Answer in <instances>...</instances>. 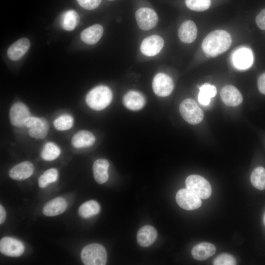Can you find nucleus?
Wrapping results in <instances>:
<instances>
[{
  "mask_svg": "<svg viewBox=\"0 0 265 265\" xmlns=\"http://www.w3.org/2000/svg\"><path fill=\"white\" fill-rule=\"evenodd\" d=\"M232 43L230 34L224 30H216L210 33L204 39L202 48L207 55L216 56L226 52Z\"/></svg>",
  "mask_w": 265,
  "mask_h": 265,
  "instance_id": "obj_1",
  "label": "nucleus"
},
{
  "mask_svg": "<svg viewBox=\"0 0 265 265\" xmlns=\"http://www.w3.org/2000/svg\"><path fill=\"white\" fill-rule=\"evenodd\" d=\"M112 99V93L109 87L98 86L90 90L86 96V102L92 109L100 110L107 107Z\"/></svg>",
  "mask_w": 265,
  "mask_h": 265,
  "instance_id": "obj_2",
  "label": "nucleus"
},
{
  "mask_svg": "<svg viewBox=\"0 0 265 265\" xmlns=\"http://www.w3.org/2000/svg\"><path fill=\"white\" fill-rule=\"evenodd\" d=\"M80 257L85 265H105L107 261L106 249L99 243L86 245L81 250Z\"/></svg>",
  "mask_w": 265,
  "mask_h": 265,
  "instance_id": "obj_3",
  "label": "nucleus"
},
{
  "mask_svg": "<svg viewBox=\"0 0 265 265\" xmlns=\"http://www.w3.org/2000/svg\"><path fill=\"white\" fill-rule=\"evenodd\" d=\"M179 110L183 118L189 124L196 125L203 119L202 110L192 99L187 98L183 101L180 105Z\"/></svg>",
  "mask_w": 265,
  "mask_h": 265,
  "instance_id": "obj_4",
  "label": "nucleus"
},
{
  "mask_svg": "<svg viewBox=\"0 0 265 265\" xmlns=\"http://www.w3.org/2000/svg\"><path fill=\"white\" fill-rule=\"evenodd\" d=\"M186 188L193 192L201 199L209 198L212 194V187L204 177L198 175H191L186 180Z\"/></svg>",
  "mask_w": 265,
  "mask_h": 265,
  "instance_id": "obj_5",
  "label": "nucleus"
},
{
  "mask_svg": "<svg viewBox=\"0 0 265 265\" xmlns=\"http://www.w3.org/2000/svg\"><path fill=\"white\" fill-rule=\"evenodd\" d=\"M25 126L29 128L28 134L33 138L43 139L47 135L49 130L48 121L43 117L30 116L26 121Z\"/></svg>",
  "mask_w": 265,
  "mask_h": 265,
  "instance_id": "obj_6",
  "label": "nucleus"
},
{
  "mask_svg": "<svg viewBox=\"0 0 265 265\" xmlns=\"http://www.w3.org/2000/svg\"><path fill=\"white\" fill-rule=\"evenodd\" d=\"M176 200L180 207L189 211L197 209L202 204L201 198L186 188L178 191Z\"/></svg>",
  "mask_w": 265,
  "mask_h": 265,
  "instance_id": "obj_7",
  "label": "nucleus"
},
{
  "mask_svg": "<svg viewBox=\"0 0 265 265\" xmlns=\"http://www.w3.org/2000/svg\"><path fill=\"white\" fill-rule=\"evenodd\" d=\"M135 16L138 27L144 30L153 28L158 22V16L156 12L150 8H139L136 11Z\"/></svg>",
  "mask_w": 265,
  "mask_h": 265,
  "instance_id": "obj_8",
  "label": "nucleus"
},
{
  "mask_svg": "<svg viewBox=\"0 0 265 265\" xmlns=\"http://www.w3.org/2000/svg\"><path fill=\"white\" fill-rule=\"evenodd\" d=\"M172 79L164 73H158L154 78L152 87L154 93L160 97L169 96L174 89Z\"/></svg>",
  "mask_w": 265,
  "mask_h": 265,
  "instance_id": "obj_9",
  "label": "nucleus"
},
{
  "mask_svg": "<svg viewBox=\"0 0 265 265\" xmlns=\"http://www.w3.org/2000/svg\"><path fill=\"white\" fill-rule=\"evenodd\" d=\"M0 252L7 256L19 257L25 251L23 243L15 238L5 237L0 240Z\"/></svg>",
  "mask_w": 265,
  "mask_h": 265,
  "instance_id": "obj_10",
  "label": "nucleus"
},
{
  "mask_svg": "<svg viewBox=\"0 0 265 265\" xmlns=\"http://www.w3.org/2000/svg\"><path fill=\"white\" fill-rule=\"evenodd\" d=\"M30 116L28 107L23 103H16L10 108L9 119L14 126L21 127L25 126L26 120Z\"/></svg>",
  "mask_w": 265,
  "mask_h": 265,
  "instance_id": "obj_11",
  "label": "nucleus"
},
{
  "mask_svg": "<svg viewBox=\"0 0 265 265\" xmlns=\"http://www.w3.org/2000/svg\"><path fill=\"white\" fill-rule=\"evenodd\" d=\"M164 46L163 39L158 35L145 38L140 45V51L147 56H153L160 52Z\"/></svg>",
  "mask_w": 265,
  "mask_h": 265,
  "instance_id": "obj_12",
  "label": "nucleus"
},
{
  "mask_svg": "<svg viewBox=\"0 0 265 265\" xmlns=\"http://www.w3.org/2000/svg\"><path fill=\"white\" fill-rule=\"evenodd\" d=\"M253 56L251 51L245 47L237 49L233 54L232 62L234 66L239 70H245L252 64Z\"/></svg>",
  "mask_w": 265,
  "mask_h": 265,
  "instance_id": "obj_13",
  "label": "nucleus"
},
{
  "mask_svg": "<svg viewBox=\"0 0 265 265\" xmlns=\"http://www.w3.org/2000/svg\"><path fill=\"white\" fill-rule=\"evenodd\" d=\"M220 97L223 102L230 106H236L240 105L243 100L239 90L231 85L224 86L221 90Z\"/></svg>",
  "mask_w": 265,
  "mask_h": 265,
  "instance_id": "obj_14",
  "label": "nucleus"
},
{
  "mask_svg": "<svg viewBox=\"0 0 265 265\" xmlns=\"http://www.w3.org/2000/svg\"><path fill=\"white\" fill-rule=\"evenodd\" d=\"M34 172V166L29 161L22 162L12 167L9 172L10 177L14 180L22 181L30 177Z\"/></svg>",
  "mask_w": 265,
  "mask_h": 265,
  "instance_id": "obj_15",
  "label": "nucleus"
},
{
  "mask_svg": "<svg viewBox=\"0 0 265 265\" xmlns=\"http://www.w3.org/2000/svg\"><path fill=\"white\" fill-rule=\"evenodd\" d=\"M124 105L132 110H138L142 108L145 105L146 100L144 96L136 91L128 92L123 98Z\"/></svg>",
  "mask_w": 265,
  "mask_h": 265,
  "instance_id": "obj_16",
  "label": "nucleus"
},
{
  "mask_svg": "<svg viewBox=\"0 0 265 265\" xmlns=\"http://www.w3.org/2000/svg\"><path fill=\"white\" fill-rule=\"evenodd\" d=\"M29 47V40L26 38H21L9 47L7 52V55L12 60H18L24 56Z\"/></svg>",
  "mask_w": 265,
  "mask_h": 265,
  "instance_id": "obj_17",
  "label": "nucleus"
},
{
  "mask_svg": "<svg viewBox=\"0 0 265 265\" xmlns=\"http://www.w3.org/2000/svg\"><path fill=\"white\" fill-rule=\"evenodd\" d=\"M67 207L66 201L62 197H56L47 202L42 212L46 216H53L63 213Z\"/></svg>",
  "mask_w": 265,
  "mask_h": 265,
  "instance_id": "obj_18",
  "label": "nucleus"
},
{
  "mask_svg": "<svg viewBox=\"0 0 265 265\" xmlns=\"http://www.w3.org/2000/svg\"><path fill=\"white\" fill-rule=\"evenodd\" d=\"M197 29L195 23L188 20L184 22L178 30L179 39L184 43H190L193 42L197 36Z\"/></svg>",
  "mask_w": 265,
  "mask_h": 265,
  "instance_id": "obj_19",
  "label": "nucleus"
},
{
  "mask_svg": "<svg viewBox=\"0 0 265 265\" xmlns=\"http://www.w3.org/2000/svg\"><path fill=\"white\" fill-rule=\"evenodd\" d=\"M157 232L153 226L145 225L141 228L137 234L138 243L142 247L151 245L156 239Z\"/></svg>",
  "mask_w": 265,
  "mask_h": 265,
  "instance_id": "obj_20",
  "label": "nucleus"
},
{
  "mask_svg": "<svg viewBox=\"0 0 265 265\" xmlns=\"http://www.w3.org/2000/svg\"><path fill=\"white\" fill-rule=\"evenodd\" d=\"M215 252L216 248L213 244L209 242H201L192 248L191 254L195 259L203 261L211 257Z\"/></svg>",
  "mask_w": 265,
  "mask_h": 265,
  "instance_id": "obj_21",
  "label": "nucleus"
},
{
  "mask_svg": "<svg viewBox=\"0 0 265 265\" xmlns=\"http://www.w3.org/2000/svg\"><path fill=\"white\" fill-rule=\"evenodd\" d=\"M103 32V27L101 25H94L84 29L80 34V38L84 43L93 45L100 39Z\"/></svg>",
  "mask_w": 265,
  "mask_h": 265,
  "instance_id": "obj_22",
  "label": "nucleus"
},
{
  "mask_svg": "<svg viewBox=\"0 0 265 265\" xmlns=\"http://www.w3.org/2000/svg\"><path fill=\"white\" fill-rule=\"evenodd\" d=\"M108 161L104 159H97L93 165V175L96 181L102 184L106 183L108 179Z\"/></svg>",
  "mask_w": 265,
  "mask_h": 265,
  "instance_id": "obj_23",
  "label": "nucleus"
},
{
  "mask_svg": "<svg viewBox=\"0 0 265 265\" xmlns=\"http://www.w3.org/2000/svg\"><path fill=\"white\" fill-rule=\"evenodd\" d=\"M95 142L94 135L90 132L81 130L73 136L71 143L76 148H81L92 146Z\"/></svg>",
  "mask_w": 265,
  "mask_h": 265,
  "instance_id": "obj_24",
  "label": "nucleus"
},
{
  "mask_svg": "<svg viewBox=\"0 0 265 265\" xmlns=\"http://www.w3.org/2000/svg\"><path fill=\"white\" fill-rule=\"evenodd\" d=\"M80 22L78 13L74 10H69L65 12L61 18V26L66 30L71 31L75 28Z\"/></svg>",
  "mask_w": 265,
  "mask_h": 265,
  "instance_id": "obj_25",
  "label": "nucleus"
},
{
  "mask_svg": "<svg viewBox=\"0 0 265 265\" xmlns=\"http://www.w3.org/2000/svg\"><path fill=\"white\" fill-rule=\"evenodd\" d=\"M99 204L95 200H89L83 203L79 208V215L84 218H87L97 214L100 211Z\"/></svg>",
  "mask_w": 265,
  "mask_h": 265,
  "instance_id": "obj_26",
  "label": "nucleus"
},
{
  "mask_svg": "<svg viewBox=\"0 0 265 265\" xmlns=\"http://www.w3.org/2000/svg\"><path fill=\"white\" fill-rule=\"evenodd\" d=\"M199 90V102L203 106H208L211 102V99L216 94V87L209 83H205L200 87Z\"/></svg>",
  "mask_w": 265,
  "mask_h": 265,
  "instance_id": "obj_27",
  "label": "nucleus"
},
{
  "mask_svg": "<svg viewBox=\"0 0 265 265\" xmlns=\"http://www.w3.org/2000/svg\"><path fill=\"white\" fill-rule=\"evenodd\" d=\"M251 183L257 189L263 190L265 189V169L258 167L252 171L250 177Z\"/></svg>",
  "mask_w": 265,
  "mask_h": 265,
  "instance_id": "obj_28",
  "label": "nucleus"
},
{
  "mask_svg": "<svg viewBox=\"0 0 265 265\" xmlns=\"http://www.w3.org/2000/svg\"><path fill=\"white\" fill-rule=\"evenodd\" d=\"M60 154L59 148L53 142L45 144L41 152V157L45 160L52 161L57 158Z\"/></svg>",
  "mask_w": 265,
  "mask_h": 265,
  "instance_id": "obj_29",
  "label": "nucleus"
},
{
  "mask_svg": "<svg viewBox=\"0 0 265 265\" xmlns=\"http://www.w3.org/2000/svg\"><path fill=\"white\" fill-rule=\"evenodd\" d=\"M58 176V172L55 168L46 170L38 179L39 186L41 188L46 187L49 184L55 182Z\"/></svg>",
  "mask_w": 265,
  "mask_h": 265,
  "instance_id": "obj_30",
  "label": "nucleus"
},
{
  "mask_svg": "<svg viewBox=\"0 0 265 265\" xmlns=\"http://www.w3.org/2000/svg\"><path fill=\"white\" fill-rule=\"evenodd\" d=\"M74 119L69 114H63L56 118L53 122L54 128L58 131L70 129L73 125Z\"/></svg>",
  "mask_w": 265,
  "mask_h": 265,
  "instance_id": "obj_31",
  "label": "nucleus"
},
{
  "mask_svg": "<svg viewBox=\"0 0 265 265\" xmlns=\"http://www.w3.org/2000/svg\"><path fill=\"white\" fill-rule=\"evenodd\" d=\"M185 3L192 10L203 11L210 7L211 0H185Z\"/></svg>",
  "mask_w": 265,
  "mask_h": 265,
  "instance_id": "obj_32",
  "label": "nucleus"
},
{
  "mask_svg": "<svg viewBox=\"0 0 265 265\" xmlns=\"http://www.w3.org/2000/svg\"><path fill=\"white\" fill-rule=\"evenodd\" d=\"M214 265H235L237 264L235 258L228 253H222L217 256L213 262Z\"/></svg>",
  "mask_w": 265,
  "mask_h": 265,
  "instance_id": "obj_33",
  "label": "nucleus"
},
{
  "mask_svg": "<svg viewBox=\"0 0 265 265\" xmlns=\"http://www.w3.org/2000/svg\"><path fill=\"white\" fill-rule=\"evenodd\" d=\"M79 4L87 10H93L97 8L101 2V0H77Z\"/></svg>",
  "mask_w": 265,
  "mask_h": 265,
  "instance_id": "obj_34",
  "label": "nucleus"
},
{
  "mask_svg": "<svg viewBox=\"0 0 265 265\" xmlns=\"http://www.w3.org/2000/svg\"><path fill=\"white\" fill-rule=\"evenodd\" d=\"M256 23L262 30H265V8L262 9L256 18Z\"/></svg>",
  "mask_w": 265,
  "mask_h": 265,
  "instance_id": "obj_35",
  "label": "nucleus"
},
{
  "mask_svg": "<svg viewBox=\"0 0 265 265\" xmlns=\"http://www.w3.org/2000/svg\"><path fill=\"white\" fill-rule=\"evenodd\" d=\"M257 85L259 91L265 95V73L261 75L258 78Z\"/></svg>",
  "mask_w": 265,
  "mask_h": 265,
  "instance_id": "obj_36",
  "label": "nucleus"
},
{
  "mask_svg": "<svg viewBox=\"0 0 265 265\" xmlns=\"http://www.w3.org/2000/svg\"><path fill=\"white\" fill-rule=\"evenodd\" d=\"M6 218V212L4 207L0 205V224H2Z\"/></svg>",
  "mask_w": 265,
  "mask_h": 265,
  "instance_id": "obj_37",
  "label": "nucleus"
},
{
  "mask_svg": "<svg viewBox=\"0 0 265 265\" xmlns=\"http://www.w3.org/2000/svg\"><path fill=\"white\" fill-rule=\"evenodd\" d=\"M264 223L265 224V214L264 217Z\"/></svg>",
  "mask_w": 265,
  "mask_h": 265,
  "instance_id": "obj_38",
  "label": "nucleus"
},
{
  "mask_svg": "<svg viewBox=\"0 0 265 265\" xmlns=\"http://www.w3.org/2000/svg\"><path fill=\"white\" fill-rule=\"evenodd\" d=\"M109 1H112V0H108Z\"/></svg>",
  "mask_w": 265,
  "mask_h": 265,
  "instance_id": "obj_39",
  "label": "nucleus"
}]
</instances>
